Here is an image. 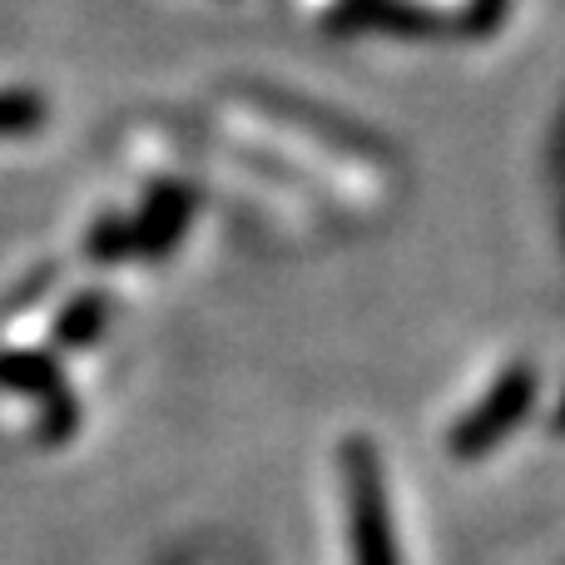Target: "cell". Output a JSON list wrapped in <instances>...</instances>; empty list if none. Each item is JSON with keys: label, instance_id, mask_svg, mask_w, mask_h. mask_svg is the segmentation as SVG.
<instances>
[{"label": "cell", "instance_id": "obj_1", "mask_svg": "<svg viewBox=\"0 0 565 565\" xmlns=\"http://www.w3.org/2000/svg\"><path fill=\"white\" fill-rule=\"evenodd\" d=\"M352 526H358V561L362 565H392L387 521H382V491L372 461H352Z\"/></svg>", "mask_w": 565, "mask_h": 565}]
</instances>
